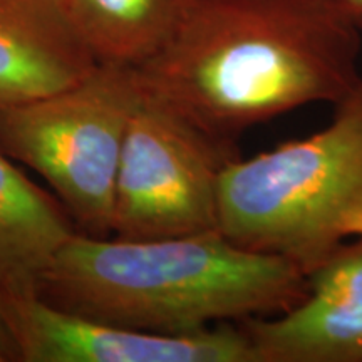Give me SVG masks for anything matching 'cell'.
Listing matches in <instances>:
<instances>
[{
  "label": "cell",
  "instance_id": "9c48e42d",
  "mask_svg": "<svg viewBox=\"0 0 362 362\" xmlns=\"http://www.w3.org/2000/svg\"><path fill=\"white\" fill-rule=\"evenodd\" d=\"M71 220L0 148V296H37L44 272L76 233Z\"/></svg>",
  "mask_w": 362,
  "mask_h": 362
},
{
  "label": "cell",
  "instance_id": "3957f363",
  "mask_svg": "<svg viewBox=\"0 0 362 362\" xmlns=\"http://www.w3.org/2000/svg\"><path fill=\"white\" fill-rule=\"evenodd\" d=\"M362 203V84L327 128L230 161L218 183V232L309 275L342 245L344 215Z\"/></svg>",
  "mask_w": 362,
  "mask_h": 362
},
{
  "label": "cell",
  "instance_id": "277c9868",
  "mask_svg": "<svg viewBox=\"0 0 362 362\" xmlns=\"http://www.w3.org/2000/svg\"><path fill=\"white\" fill-rule=\"evenodd\" d=\"M139 96L134 67L99 64L71 88L0 110V148L51 185L81 233L111 235L117 166Z\"/></svg>",
  "mask_w": 362,
  "mask_h": 362
},
{
  "label": "cell",
  "instance_id": "6da1fadb",
  "mask_svg": "<svg viewBox=\"0 0 362 362\" xmlns=\"http://www.w3.org/2000/svg\"><path fill=\"white\" fill-rule=\"evenodd\" d=\"M361 30L336 0H188L178 27L134 67L156 99L237 148L253 126L362 84Z\"/></svg>",
  "mask_w": 362,
  "mask_h": 362
},
{
  "label": "cell",
  "instance_id": "52a82bcc",
  "mask_svg": "<svg viewBox=\"0 0 362 362\" xmlns=\"http://www.w3.org/2000/svg\"><path fill=\"white\" fill-rule=\"evenodd\" d=\"M240 324L259 362H362V240L312 272L292 309Z\"/></svg>",
  "mask_w": 362,
  "mask_h": 362
},
{
  "label": "cell",
  "instance_id": "8fae6325",
  "mask_svg": "<svg viewBox=\"0 0 362 362\" xmlns=\"http://www.w3.org/2000/svg\"><path fill=\"white\" fill-rule=\"evenodd\" d=\"M19 361V349H17L16 337L8 324V317L0 297V362Z\"/></svg>",
  "mask_w": 362,
  "mask_h": 362
},
{
  "label": "cell",
  "instance_id": "5b68a950",
  "mask_svg": "<svg viewBox=\"0 0 362 362\" xmlns=\"http://www.w3.org/2000/svg\"><path fill=\"white\" fill-rule=\"evenodd\" d=\"M237 158V148L141 90L121 149L111 235L155 240L218 232L220 175Z\"/></svg>",
  "mask_w": 362,
  "mask_h": 362
},
{
  "label": "cell",
  "instance_id": "ba28073f",
  "mask_svg": "<svg viewBox=\"0 0 362 362\" xmlns=\"http://www.w3.org/2000/svg\"><path fill=\"white\" fill-rule=\"evenodd\" d=\"M98 66L64 0H0V110L71 88Z\"/></svg>",
  "mask_w": 362,
  "mask_h": 362
},
{
  "label": "cell",
  "instance_id": "7c38bea8",
  "mask_svg": "<svg viewBox=\"0 0 362 362\" xmlns=\"http://www.w3.org/2000/svg\"><path fill=\"white\" fill-rule=\"evenodd\" d=\"M341 233L342 237H361L362 240V203L354 208H351L341 221Z\"/></svg>",
  "mask_w": 362,
  "mask_h": 362
},
{
  "label": "cell",
  "instance_id": "8992f818",
  "mask_svg": "<svg viewBox=\"0 0 362 362\" xmlns=\"http://www.w3.org/2000/svg\"><path fill=\"white\" fill-rule=\"evenodd\" d=\"M2 297V296H0ZM25 362H259L242 324L155 332L69 314L37 296L2 297Z\"/></svg>",
  "mask_w": 362,
  "mask_h": 362
},
{
  "label": "cell",
  "instance_id": "30bf717a",
  "mask_svg": "<svg viewBox=\"0 0 362 362\" xmlns=\"http://www.w3.org/2000/svg\"><path fill=\"white\" fill-rule=\"evenodd\" d=\"M99 64L138 67L168 42L188 0H64Z\"/></svg>",
  "mask_w": 362,
  "mask_h": 362
},
{
  "label": "cell",
  "instance_id": "4fadbf2b",
  "mask_svg": "<svg viewBox=\"0 0 362 362\" xmlns=\"http://www.w3.org/2000/svg\"><path fill=\"white\" fill-rule=\"evenodd\" d=\"M336 2L362 33V0H336Z\"/></svg>",
  "mask_w": 362,
  "mask_h": 362
},
{
  "label": "cell",
  "instance_id": "7a4b0ae2",
  "mask_svg": "<svg viewBox=\"0 0 362 362\" xmlns=\"http://www.w3.org/2000/svg\"><path fill=\"white\" fill-rule=\"evenodd\" d=\"M309 277L282 257L220 232L124 240L76 232L44 272L37 297L121 327L193 332L292 309Z\"/></svg>",
  "mask_w": 362,
  "mask_h": 362
}]
</instances>
